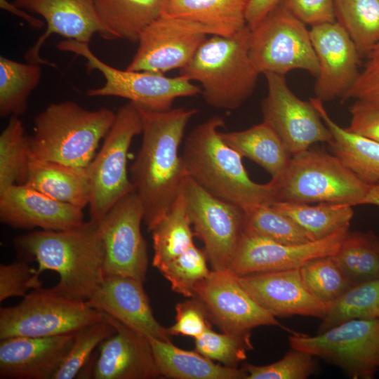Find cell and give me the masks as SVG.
I'll return each instance as SVG.
<instances>
[{"label":"cell","mask_w":379,"mask_h":379,"mask_svg":"<svg viewBox=\"0 0 379 379\" xmlns=\"http://www.w3.org/2000/svg\"><path fill=\"white\" fill-rule=\"evenodd\" d=\"M135 107L142 120V138L131 166V180L149 229L171 208L188 175L179 147L189 121L199 109L154 111Z\"/></svg>","instance_id":"1"},{"label":"cell","mask_w":379,"mask_h":379,"mask_svg":"<svg viewBox=\"0 0 379 379\" xmlns=\"http://www.w3.org/2000/svg\"><path fill=\"white\" fill-rule=\"evenodd\" d=\"M14 246L27 258L35 260L40 275L45 270L59 274L48 289L58 295L86 301L104 279V244L100 222L89 220L66 230H37L15 238Z\"/></svg>","instance_id":"2"},{"label":"cell","mask_w":379,"mask_h":379,"mask_svg":"<svg viewBox=\"0 0 379 379\" xmlns=\"http://www.w3.org/2000/svg\"><path fill=\"white\" fill-rule=\"evenodd\" d=\"M224 118L213 116L194 128L185 138L181 155L187 175L206 191L245 211L276 202L274 187L253 181L242 157L221 138Z\"/></svg>","instance_id":"3"},{"label":"cell","mask_w":379,"mask_h":379,"mask_svg":"<svg viewBox=\"0 0 379 379\" xmlns=\"http://www.w3.org/2000/svg\"><path fill=\"white\" fill-rule=\"evenodd\" d=\"M250 34L246 25L230 36L212 35L180 69V75L201 84L210 106L234 110L253 93L260 73L250 55Z\"/></svg>","instance_id":"4"},{"label":"cell","mask_w":379,"mask_h":379,"mask_svg":"<svg viewBox=\"0 0 379 379\" xmlns=\"http://www.w3.org/2000/svg\"><path fill=\"white\" fill-rule=\"evenodd\" d=\"M115 117L105 107L90 110L70 100L51 103L35 117L32 158L86 168Z\"/></svg>","instance_id":"5"},{"label":"cell","mask_w":379,"mask_h":379,"mask_svg":"<svg viewBox=\"0 0 379 379\" xmlns=\"http://www.w3.org/2000/svg\"><path fill=\"white\" fill-rule=\"evenodd\" d=\"M276 202L362 205L371 188L335 155L310 148L291 157L278 178L271 179Z\"/></svg>","instance_id":"6"},{"label":"cell","mask_w":379,"mask_h":379,"mask_svg":"<svg viewBox=\"0 0 379 379\" xmlns=\"http://www.w3.org/2000/svg\"><path fill=\"white\" fill-rule=\"evenodd\" d=\"M57 48L84 57L88 71L98 70L102 73L105 84L88 89L87 95L90 97H119L139 107L164 111L171 109L178 98L201 93L199 86L180 74L168 77L160 72L114 68L98 58L87 43L67 39L58 43Z\"/></svg>","instance_id":"7"},{"label":"cell","mask_w":379,"mask_h":379,"mask_svg":"<svg viewBox=\"0 0 379 379\" xmlns=\"http://www.w3.org/2000/svg\"><path fill=\"white\" fill-rule=\"evenodd\" d=\"M104 319V312L85 300L62 297L41 288L28 293L15 306L1 307L0 339L77 333Z\"/></svg>","instance_id":"8"},{"label":"cell","mask_w":379,"mask_h":379,"mask_svg":"<svg viewBox=\"0 0 379 379\" xmlns=\"http://www.w3.org/2000/svg\"><path fill=\"white\" fill-rule=\"evenodd\" d=\"M142 129L140 113L132 102L119 108L100 152L87 166L91 220L99 222L119 199L135 191L127 172L128 152Z\"/></svg>","instance_id":"9"},{"label":"cell","mask_w":379,"mask_h":379,"mask_svg":"<svg viewBox=\"0 0 379 379\" xmlns=\"http://www.w3.org/2000/svg\"><path fill=\"white\" fill-rule=\"evenodd\" d=\"M250 55L260 74L302 69L318 75L310 30L281 4L251 29Z\"/></svg>","instance_id":"10"},{"label":"cell","mask_w":379,"mask_h":379,"mask_svg":"<svg viewBox=\"0 0 379 379\" xmlns=\"http://www.w3.org/2000/svg\"><path fill=\"white\" fill-rule=\"evenodd\" d=\"M288 341L353 379H372L379 370V317L349 321L314 336L294 333Z\"/></svg>","instance_id":"11"},{"label":"cell","mask_w":379,"mask_h":379,"mask_svg":"<svg viewBox=\"0 0 379 379\" xmlns=\"http://www.w3.org/2000/svg\"><path fill=\"white\" fill-rule=\"evenodd\" d=\"M181 192L194 234L203 242L213 270H229L244 233L245 211L210 194L189 175Z\"/></svg>","instance_id":"12"},{"label":"cell","mask_w":379,"mask_h":379,"mask_svg":"<svg viewBox=\"0 0 379 379\" xmlns=\"http://www.w3.org/2000/svg\"><path fill=\"white\" fill-rule=\"evenodd\" d=\"M145 212L135 192L119 199L99 222L105 248L104 277L125 276L144 282L148 265L141 233Z\"/></svg>","instance_id":"13"},{"label":"cell","mask_w":379,"mask_h":379,"mask_svg":"<svg viewBox=\"0 0 379 379\" xmlns=\"http://www.w3.org/2000/svg\"><path fill=\"white\" fill-rule=\"evenodd\" d=\"M267 93L262 102L264 122L279 135L291 156L317 142H327L331 134L310 101H304L290 89L284 75L264 74Z\"/></svg>","instance_id":"14"},{"label":"cell","mask_w":379,"mask_h":379,"mask_svg":"<svg viewBox=\"0 0 379 379\" xmlns=\"http://www.w3.org/2000/svg\"><path fill=\"white\" fill-rule=\"evenodd\" d=\"M208 31L190 20L161 15L142 33L126 69L165 74L182 69L207 39Z\"/></svg>","instance_id":"15"},{"label":"cell","mask_w":379,"mask_h":379,"mask_svg":"<svg viewBox=\"0 0 379 379\" xmlns=\"http://www.w3.org/2000/svg\"><path fill=\"white\" fill-rule=\"evenodd\" d=\"M194 292L209 319L223 332L246 333L261 326L283 327L276 317L253 299L229 270L211 271Z\"/></svg>","instance_id":"16"},{"label":"cell","mask_w":379,"mask_h":379,"mask_svg":"<svg viewBox=\"0 0 379 379\" xmlns=\"http://www.w3.org/2000/svg\"><path fill=\"white\" fill-rule=\"evenodd\" d=\"M349 229L326 238L300 244H286L244 232L229 270L237 277L299 269L309 261L333 255Z\"/></svg>","instance_id":"17"},{"label":"cell","mask_w":379,"mask_h":379,"mask_svg":"<svg viewBox=\"0 0 379 379\" xmlns=\"http://www.w3.org/2000/svg\"><path fill=\"white\" fill-rule=\"evenodd\" d=\"M310 32L319 65L316 98L323 102L342 99L359 74V52L337 21L312 26Z\"/></svg>","instance_id":"18"},{"label":"cell","mask_w":379,"mask_h":379,"mask_svg":"<svg viewBox=\"0 0 379 379\" xmlns=\"http://www.w3.org/2000/svg\"><path fill=\"white\" fill-rule=\"evenodd\" d=\"M12 3L40 15L46 22L45 32L25 55L27 62L57 67L39 55L41 47L52 34L87 44L95 33L112 39L99 18L95 0H13Z\"/></svg>","instance_id":"19"},{"label":"cell","mask_w":379,"mask_h":379,"mask_svg":"<svg viewBox=\"0 0 379 379\" xmlns=\"http://www.w3.org/2000/svg\"><path fill=\"white\" fill-rule=\"evenodd\" d=\"M237 279L253 299L274 317L300 315L322 319L329 305L306 287L300 268L256 273Z\"/></svg>","instance_id":"20"},{"label":"cell","mask_w":379,"mask_h":379,"mask_svg":"<svg viewBox=\"0 0 379 379\" xmlns=\"http://www.w3.org/2000/svg\"><path fill=\"white\" fill-rule=\"evenodd\" d=\"M0 220L14 228L66 230L84 222L83 209L58 201L26 185L0 193Z\"/></svg>","instance_id":"21"},{"label":"cell","mask_w":379,"mask_h":379,"mask_svg":"<svg viewBox=\"0 0 379 379\" xmlns=\"http://www.w3.org/2000/svg\"><path fill=\"white\" fill-rule=\"evenodd\" d=\"M77 333L1 340L0 378L53 379L72 347Z\"/></svg>","instance_id":"22"},{"label":"cell","mask_w":379,"mask_h":379,"mask_svg":"<svg viewBox=\"0 0 379 379\" xmlns=\"http://www.w3.org/2000/svg\"><path fill=\"white\" fill-rule=\"evenodd\" d=\"M86 302L147 337L171 340L168 328L153 315L143 282L134 278L105 277Z\"/></svg>","instance_id":"23"},{"label":"cell","mask_w":379,"mask_h":379,"mask_svg":"<svg viewBox=\"0 0 379 379\" xmlns=\"http://www.w3.org/2000/svg\"><path fill=\"white\" fill-rule=\"evenodd\" d=\"M116 328L101 343L95 379H154L161 377L148 338L105 313Z\"/></svg>","instance_id":"24"},{"label":"cell","mask_w":379,"mask_h":379,"mask_svg":"<svg viewBox=\"0 0 379 379\" xmlns=\"http://www.w3.org/2000/svg\"><path fill=\"white\" fill-rule=\"evenodd\" d=\"M26 184L65 204L83 209L89 204L91 187L87 167L31 159Z\"/></svg>","instance_id":"25"},{"label":"cell","mask_w":379,"mask_h":379,"mask_svg":"<svg viewBox=\"0 0 379 379\" xmlns=\"http://www.w3.org/2000/svg\"><path fill=\"white\" fill-rule=\"evenodd\" d=\"M310 101L331 134L328 145L333 154L364 182L370 185L379 183V142L340 126L320 99L315 97Z\"/></svg>","instance_id":"26"},{"label":"cell","mask_w":379,"mask_h":379,"mask_svg":"<svg viewBox=\"0 0 379 379\" xmlns=\"http://www.w3.org/2000/svg\"><path fill=\"white\" fill-rule=\"evenodd\" d=\"M248 0H166L161 15L190 20L208 34L230 36L246 26Z\"/></svg>","instance_id":"27"},{"label":"cell","mask_w":379,"mask_h":379,"mask_svg":"<svg viewBox=\"0 0 379 379\" xmlns=\"http://www.w3.org/2000/svg\"><path fill=\"white\" fill-rule=\"evenodd\" d=\"M161 376L175 379H246L242 368L216 364L197 351H187L165 341L147 337Z\"/></svg>","instance_id":"28"},{"label":"cell","mask_w":379,"mask_h":379,"mask_svg":"<svg viewBox=\"0 0 379 379\" xmlns=\"http://www.w3.org/2000/svg\"><path fill=\"white\" fill-rule=\"evenodd\" d=\"M220 134L230 147L264 168L272 179L281 175L292 157L277 133L264 121L243 131Z\"/></svg>","instance_id":"29"},{"label":"cell","mask_w":379,"mask_h":379,"mask_svg":"<svg viewBox=\"0 0 379 379\" xmlns=\"http://www.w3.org/2000/svg\"><path fill=\"white\" fill-rule=\"evenodd\" d=\"M166 0H95L99 18L112 39L138 43L162 13Z\"/></svg>","instance_id":"30"},{"label":"cell","mask_w":379,"mask_h":379,"mask_svg":"<svg viewBox=\"0 0 379 379\" xmlns=\"http://www.w3.org/2000/svg\"><path fill=\"white\" fill-rule=\"evenodd\" d=\"M192 227L180 191L169 211L148 229L153 241L152 266L158 269L189 248L194 244Z\"/></svg>","instance_id":"31"},{"label":"cell","mask_w":379,"mask_h":379,"mask_svg":"<svg viewBox=\"0 0 379 379\" xmlns=\"http://www.w3.org/2000/svg\"><path fill=\"white\" fill-rule=\"evenodd\" d=\"M272 205L295 221L314 240L349 229L354 215L352 206L347 204L319 203L310 206L277 201Z\"/></svg>","instance_id":"32"},{"label":"cell","mask_w":379,"mask_h":379,"mask_svg":"<svg viewBox=\"0 0 379 379\" xmlns=\"http://www.w3.org/2000/svg\"><path fill=\"white\" fill-rule=\"evenodd\" d=\"M41 77L40 65L22 63L0 56V115L23 114L28 98Z\"/></svg>","instance_id":"33"},{"label":"cell","mask_w":379,"mask_h":379,"mask_svg":"<svg viewBox=\"0 0 379 379\" xmlns=\"http://www.w3.org/2000/svg\"><path fill=\"white\" fill-rule=\"evenodd\" d=\"M354 284L379 279V237L368 232H348L334 255Z\"/></svg>","instance_id":"34"},{"label":"cell","mask_w":379,"mask_h":379,"mask_svg":"<svg viewBox=\"0 0 379 379\" xmlns=\"http://www.w3.org/2000/svg\"><path fill=\"white\" fill-rule=\"evenodd\" d=\"M336 21L345 29L359 53L379 43V0H334Z\"/></svg>","instance_id":"35"},{"label":"cell","mask_w":379,"mask_h":379,"mask_svg":"<svg viewBox=\"0 0 379 379\" xmlns=\"http://www.w3.org/2000/svg\"><path fill=\"white\" fill-rule=\"evenodd\" d=\"M379 279L356 284L331 302L318 333L354 319L378 317Z\"/></svg>","instance_id":"36"},{"label":"cell","mask_w":379,"mask_h":379,"mask_svg":"<svg viewBox=\"0 0 379 379\" xmlns=\"http://www.w3.org/2000/svg\"><path fill=\"white\" fill-rule=\"evenodd\" d=\"M31 159L29 138L18 117L11 116L0 135V193L25 182Z\"/></svg>","instance_id":"37"},{"label":"cell","mask_w":379,"mask_h":379,"mask_svg":"<svg viewBox=\"0 0 379 379\" xmlns=\"http://www.w3.org/2000/svg\"><path fill=\"white\" fill-rule=\"evenodd\" d=\"M245 212L244 232L286 244H300L315 241L295 221L272 205H260Z\"/></svg>","instance_id":"38"},{"label":"cell","mask_w":379,"mask_h":379,"mask_svg":"<svg viewBox=\"0 0 379 379\" xmlns=\"http://www.w3.org/2000/svg\"><path fill=\"white\" fill-rule=\"evenodd\" d=\"M300 272L309 291L328 305L354 286L334 255L313 259L301 267Z\"/></svg>","instance_id":"39"},{"label":"cell","mask_w":379,"mask_h":379,"mask_svg":"<svg viewBox=\"0 0 379 379\" xmlns=\"http://www.w3.org/2000/svg\"><path fill=\"white\" fill-rule=\"evenodd\" d=\"M206 253L194 244L157 270L169 281L172 290L187 298L194 296L195 286L210 274Z\"/></svg>","instance_id":"40"},{"label":"cell","mask_w":379,"mask_h":379,"mask_svg":"<svg viewBox=\"0 0 379 379\" xmlns=\"http://www.w3.org/2000/svg\"><path fill=\"white\" fill-rule=\"evenodd\" d=\"M194 343L195 351L199 354L232 368H237L246 359V352L253 349L251 333H218L211 328L195 338Z\"/></svg>","instance_id":"41"},{"label":"cell","mask_w":379,"mask_h":379,"mask_svg":"<svg viewBox=\"0 0 379 379\" xmlns=\"http://www.w3.org/2000/svg\"><path fill=\"white\" fill-rule=\"evenodd\" d=\"M115 327L105 317L76 333L72 347L53 379H72L87 363L93 350L116 333Z\"/></svg>","instance_id":"42"},{"label":"cell","mask_w":379,"mask_h":379,"mask_svg":"<svg viewBox=\"0 0 379 379\" xmlns=\"http://www.w3.org/2000/svg\"><path fill=\"white\" fill-rule=\"evenodd\" d=\"M287 352L280 360L265 366L245 364L242 368L247 373L246 379H306L317 369L313 355L294 350Z\"/></svg>","instance_id":"43"},{"label":"cell","mask_w":379,"mask_h":379,"mask_svg":"<svg viewBox=\"0 0 379 379\" xmlns=\"http://www.w3.org/2000/svg\"><path fill=\"white\" fill-rule=\"evenodd\" d=\"M42 288L37 269L25 261L0 265V302L11 297L24 298L30 289Z\"/></svg>","instance_id":"44"},{"label":"cell","mask_w":379,"mask_h":379,"mask_svg":"<svg viewBox=\"0 0 379 379\" xmlns=\"http://www.w3.org/2000/svg\"><path fill=\"white\" fill-rule=\"evenodd\" d=\"M367 55L364 67L342 100L352 98L379 109V43L367 53Z\"/></svg>","instance_id":"45"},{"label":"cell","mask_w":379,"mask_h":379,"mask_svg":"<svg viewBox=\"0 0 379 379\" xmlns=\"http://www.w3.org/2000/svg\"><path fill=\"white\" fill-rule=\"evenodd\" d=\"M175 312V322L168 328L171 335H181L195 339L211 328L208 321V314L196 297L177 303Z\"/></svg>","instance_id":"46"},{"label":"cell","mask_w":379,"mask_h":379,"mask_svg":"<svg viewBox=\"0 0 379 379\" xmlns=\"http://www.w3.org/2000/svg\"><path fill=\"white\" fill-rule=\"evenodd\" d=\"M280 4L311 27L336 21L334 0H281Z\"/></svg>","instance_id":"47"},{"label":"cell","mask_w":379,"mask_h":379,"mask_svg":"<svg viewBox=\"0 0 379 379\" xmlns=\"http://www.w3.org/2000/svg\"><path fill=\"white\" fill-rule=\"evenodd\" d=\"M348 131L379 142V109L359 100L350 107Z\"/></svg>","instance_id":"48"},{"label":"cell","mask_w":379,"mask_h":379,"mask_svg":"<svg viewBox=\"0 0 379 379\" xmlns=\"http://www.w3.org/2000/svg\"><path fill=\"white\" fill-rule=\"evenodd\" d=\"M281 0H248L246 11V21L250 29L255 27Z\"/></svg>","instance_id":"49"},{"label":"cell","mask_w":379,"mask_h":379,"mask_svg":"<svg viewBox=\"0 0 379 379\" xmlns=\"http://www.w3.org/2000/svg\"><path fill=\"white\" fill-rule=\"evenodd\" d=\"M0 6L2 9L22 18L34 28H41L44 25V22L41 20L27 13L22 8L16 6L12 2H8V0H0Z\"/></svg>","instance_id":"50"},{"label":"cell","mask_w":379,"mask_h":379,"mask_svg":"<svg viewBox=\"0 0 379 379\" xmlns=\"http://www.w3.org/2000/svg\"><path fill=\"white\" fill-rule=\"evenodd\" d=\"M363 204L374 205L379 207V183L371 186Z\"/></svg>","instance_id":"51"},{"label":"cell","mask_w":379,"mask_h":379,"mask_svg":"<svg viewBox=\"0 0 379 379\" xmlns=\"http://www.w3.org/2000/svg\"><path fill=\"white\" fill-rule=\"evenodd\" d=\"M378 317H379V304H378Z\"/></svg>","instance_id":"52"}]
</instances>
